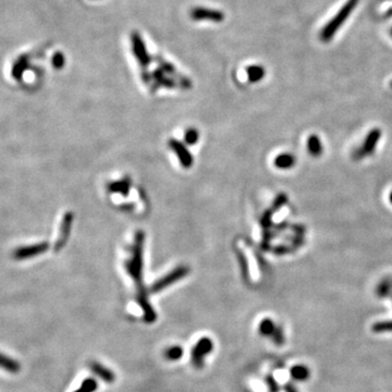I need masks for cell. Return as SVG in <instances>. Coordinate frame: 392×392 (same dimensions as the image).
<instances>
[{
	"mask_svg": "<svg viewBox=\"0 0 392 392\" xmlns=\"http://www.w3.org/2000/svg\"><path fill=\"white\" fill-rule=\"evenodd\" d=\"M359 4V0H347L345 5L341 8L340 11L335 15V18L327 23V25L320 33V38L323 41H328L335 36L336 32L341 28L349 15L352 13L356 5Z\"/></svg>",
	"mask_w": 392,
	"mask_h": 392,
	"instance_id": "6da1fadb",
	"label": "cell"
},
{
	"mask_svg": "<svg viewBox=\"0 0 392 392\" xmlns=\"http://www.w3.org/2000/svg\"><path fill=\"white\" fill-rule=\"evenodd\" d=\"M132 44V52L138 62L142 67H147L150 63V56L147 52L146 45L139 32H133L130 36Z\"/></svg>",
	"mask_w": 392,
	"mask_h": 392,
	"instance_id": "7a4b0ae2",
	"label": "cell"
},
{
	"mask_svg": "<svg viewBox=\"0 0 392 392\" xmlns=\"http://www.w3.org/2000/svg\"><path fill=\"white\" fill-rule=\"evenodd\" d=\"M191 19L194 21H209L221 23L225 20V13L220 10L210 9L205 7H195L190 11Z\"/></svg>",
	"mask_w": 392,
	"mask_h": 392,
	"instance_id": "3957f363",
	"label": "cell"
},
{
	"mask_svg": "<svg viewBox=\"0 0 392 392\" xmlns=\"http://www.w3.org/2000/svg\"><path fill=\"white\" fill-rule=\"evenodd\" d=\"M212 351V342L208 338L201 339L192 351V363L195 367H202L204 357L209 354Z\"/></svg>",
	"mask_w": 392,
	"mask_h": 392,
	"instance_id": "277c9868",
	"label": "cell"
},
{
	"mask_svg": "<svg viewBox=\"0 0 392 392\" xmlns=\"http://www.w3.org/2000/svg\"><path fill=\"white\" fill-rule=\"evenodd\" d=\"M186 274H187V269L184 268V267H180V268L176 269L175 271L170 272V274L167 277L159 280L158 282H156L154 286H153L151 292H159V291H161V290L165 289L166 287L172 285L173 282H176V281H178L179 279H181L182 277H184Z\"/></svg>",
	"mask_w": 392,
	"mask_h": 392,
	"instance_id": "5b68a950",
	"label": "cell"
},
{
	"mask_svg": "<svg viewBox=\"0 0 392 392\" xmlns=\"http://www.w3.org/2000/svg\"><path fill=\"white\" fill-rule=\"evenodd\" d=\"M380 136H381V132L379 129H373L368 133V135L366 136L364 145L362 146V149L364 151L365 156L371 155L372 153L375 150V147H376V145L380 139Z\"/></svg>",
	"mask_w": 392,
	"mask_h": 392,
	"instance_id": "8992f818",
	"label": "cell"
},
{
	"mask_svg": "<svg viewBox=\"0 0 392 392\" xmlns=\"http://www.w3.org/2000/svg\"><path fill=\"white\" fill-rule=\"evenodd\" d=\"M0 368L6 372L15 374L20 372L21 364L18 361L13 360L12 357L0 353Z\"/></svg>",
	"mask_w": 392,
	"mask_h": 392,
	"instance_id": "52a82bcc",
	"label": "cell"
},
{
	"mask_svg": "<svg viewBox=\"0 0 392 392\" xmlns=\"http://www.w3.org/2000/svg\"><path fill=\"white\" fill-rule=\"evenodd\" d=\"M141 267H142V254H141V251L138 250V252H136L134 254V257L132 259V262L130 263L129 265V272L132 275V277L138 281H141Z\"/></svg>",
	"mask_w": 392,
	"mask_h": 392,
	"instance_id": "ba28073f",
	"label": "cell"
},
{
	"mask_svg": "<svg viewBox=\"0 0 392 392\" xmlns=\"http://www.w3.org/2000/svg\"><path fill=\"white\" fill-rule=\"evenodd\" d=\"M170 145H171L172 149L177 153V155H178L179 159H180L181 164L184 165V167H190V165L192 163V158L189 154V151H187L180 143H178L176 141H172L171 143H170Z\"/></svg>",
	"mask_w": 392,
	"mask_h": 392,
	"instance_id": "9c48e42d",
	"label": "cell"
},
{
	"mask_svg": "<svg viewBox=\"0 0 392 392\" xmlns=\"http://www.w3.org/2000/svg\"><path fill=\"white\" fill-rule=\"evenodd\" d=\"M92 371L95 373L98 377H100L103 380L107 382H113L115 380V375L110 372L109 369L105 368L104 366H101L100 364L97 363H93L91 366Z\"/></svg>",
	"mask_w": 392,
	"mask_h": 392,
	"instance_id": "30bf717a",
	"label": "cell"
},
{
	"mask_svg": "<svg viewBox=\"0 0 392 392\" xmlns=\"http://www.w3.org/2000/svg\"><path fill=\"white\" fill-rule=\"evenodd\" d=\"M295 164V158L291 154H281L275 159V166L280 169L292 168Z\"/></svg>",
	"mask_w": 392,
	"mask_h": 392,
	"instance_id": "8fae6325",
	"label": "cell"
},
{
	"mask_svg": "<svg viewBox=\"0 0 392 392\" xmlns=\"http://www.w3.org/2000/svg\"><path fill=\"white\" fill-rule=\"evenodd\" d=\"M308 147H309L310 154L314 157H318L321 154L322 146H321L320 140L317 135H311L310 136L309 141H308Z\"/></svg>",
	"mask_w": 392,
	"mask_h": 392,
	"instance_id": "7c38bea8",
	"label": "cell"
},
{
	"mask_svg": "<svg viewBox=\"0 0 392 392\" xmlns=\"http://www.w3.org/2000/svg\"><path fill=\"white\" fill-rule=\"evenodd\" d=\"M246 73H248V78L250 82H258L260 81L264 75H265V69L260 66H250L246 69Z\"/></svg>",
	"mask_w": 392,
	"mask_h": 392,
	"instance_id": "4fadbf2b",
	"label": "cell"
},
{
	"mask_svg": "<svg viewBox=\"0 0 392 392\" xmlns=\"http://www.w3.org/2000/svg\"><path fill=\"white\" fill-rule=\"evenodd\" d=\"M182 354H183V350L181 349V346H178V345L169 347L168 350L165 352V356L170 361L180 360Z\"/></svg>",
	"mask_w": 392,
	"mask_h": 392,
	"instance_id": "5bb4252c",
	"label": "cell"
},
{
	"mask_svg": "<svg viewBox=\"0 0 392 392\" xmlns=\"http://www.w3.org/2000/svg\"><path fill=\"white\" fill-rule=\"evenodd\" d=\"M82 389H84L86 392H94L96 389H97V382L90 378V379H85L83 382H82V386H81Z\"/></svg>",
	"mask_w": 392,
	"mask_h": 392,
	"instance_id": "9a60e30c",
	"label": "cell"
},
{
	"mask_svg": "<svg viewBox=\"0 0 392 392\" xmlns=\"http://www.w3.org/2000/svg\"><path fill=\"white\" fill-rule=\"evenodd\" d=\"M127 189H129V184L125 183V182H117V183L110 186V190H112L113 192H117V193L127 192Z\"/></svg>",
	"mask_w": 392,
	"mask_h": 392,
	"instance_id": "2e32d148",
	"label": "cell"
},
{
	"mask_svg": "<svg viewBox=\"0 0 392 392\" xmlns=\"http://www.w3.org/2000/svg\"><path fill=\"white\" fill-rule=\"evenodd\" d=\"M272 328H274V327H272L271 320H268V319L264 320V321L260 323V326H259V330H260L262 334H264V335H269V334H271V332H272Z\"/></svg>",
	"mask_w": 392,
	"mask_h": 392,
	"instance_id": "e0dca14e",
	"label": "cell"
},
{
	"mask_svg": "<svg viewBox=\"0 0 392 392\" xmlns=\"http://www.w3.org/2000/svg\"><path fill=\"white\" fill-rule=\"evenodd\" d=\"M199 138V133L195 130H189L185 133V141L189 144H194L196 141H198Z\"/></svg>",
	"mask_w": 392,
	"mask_h": 392,
	"instance_id": "ac0fdd59",
	"label": "cell"
},
{
	"mask_svg": "<svg viewBox=\"0 0 392 392\" xmlns=\"http://www.w3.org/2000/svg\"><path fill=\"white\" fill-rule=\"evenodd\" d=\"M53 64H54L56 68H61V67H63V64H64V57H63V55L60 54V53L56 54V55L54 56V58H53Z\"/></svg>",
	"mask_w": 392,
	"mask_h": 392,
	"instance_id": "d6986e66",
	"label": "cell"
},
{
	"mask_svg": "<svg viewBox=\"0 0 392 392\" xmlns=\"http://www.w3.org/2000/svg\"><path fill=\"white\" fill-rule=\"evenodd\" d=\"M286 202H287V196H286L285 194L279 195L278 198H277V200H276V202H275V207H276V208L281 207V206L284 205V204H285Z\"/></svg>",
	"mask_w": 392,
	"mask_h": 392,
	"instance_id": "ffe728a7",
	"label": "cell"
},
{
	"mask_svg": "<svg viewBox=\"0 0 392 392\" xmlns=\"http://www.w3.org/2000/svg\"><path fill=\"white\" fill-rule=\"evenodd\" d=\"M74 392H86V391H85V390L82 389V388H80V389H78V390H75Z\"/></svg>",
	"mask_w": 392,
	"mask_h": 392,
	"instance_id": "44dd1931",
	"label": "cell"
},
{
	"mask_svg": "<svg viewBox=\"0 0 392 392\" xmlns=\"http://www.w3.org/2000/svg\"><path fill=\"white\" fill-rule=\"evenodd\" d=\"M389 200H390V202H391V204H392V192H391L390 195H389Z\"/></svg>",
	"mask_w": 392,
	"mask_h": 392,
	"instance_id": "7402d4cb",
	"label": "cell"
},
{
	"mask_svg": "<svg viewBox=\"0 0 392 392\" xmlns=\"http://www.w3.org/2000/svg\"><path fill=\"white\" fill-rule=\"evenodd\" d=\"M391 86H392V82H391Z\"/></svg>",
	"mask_w": 392,
	"mask_h": 392,
	"instance_id": "603a6c76",
	"label": "cell"
},
{
	"mask_svg": "<svg viewBox=\"0 0 392 392\" xmlns=\"http://www.w3.org/2000/svg\"><path fill=\"white\" fill-rule=\"evenodd\" d=\"M391 34H392V32H391Z\"/></svg>",
	"mask_w": 392,
	"mask_h": 392,
	"instance_id": "cb8c5ba5",
	"label": "cell"
}]
</instances>
